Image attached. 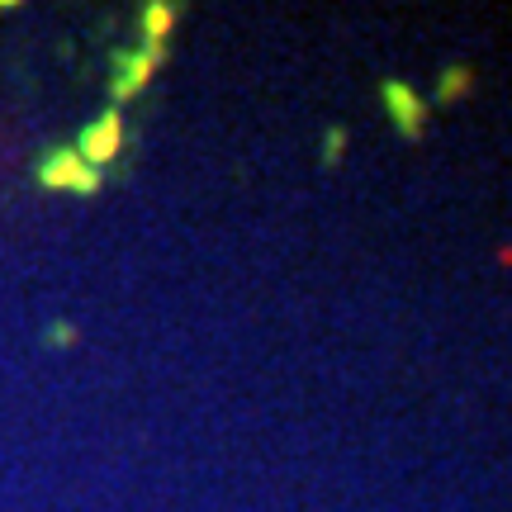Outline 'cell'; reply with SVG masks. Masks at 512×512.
Wrapping results in <instances>:
<instances>
[{
    "mask_svg": "<svg viewBox=\"0 0 512 512\" xmlns=\"http://www.w3.org/2000/svg\"><path fill=\"white\" fill-rule=\"evenodd\" d=\"M38 181H43V190L95 195V190H100V171L81 162V157H76V147H57V152H48V157H43V166H38Z\"/></svg>",
    "mask_w": 512,
    "mask_h": 512,
    "instance_id": "obj_2",
    "label": "cell"
},
{
    "mask_svg": "<svg viewBox=\"0 0 512 512\" xmlns=\"http://www.w3.org/2000/svg\"><path fill=\"white\" fill-rule=\"evenodd\" d=\"M162 62H166V48H157V43H147V48H138V53H119V67H114V105L133 100V95L157 76Z\"/></svg>",
    "mask_w": 512,
    "mask_h": 512,
    "instance_id": "obj_4",
    "label": "cell"
},
{
    "mask_svg": "<svg viewBox=\"0 0 512 512\" xmlns=\"http://www.w3.org/2000/svg\"><path fill=\"white\" fill-rule=\"evenodd\" d=\"M124 152V114L119 110H105L95 124H86V133H81V147H76V157L86 166H110L114 157Z\"/></svg>",
    "mask_w": 512,
    "mask_h": 512,
    "instance_id": "obj_3",
    "label": "cell"
},
{
    "mask_svg": "<svg viewBox=\"0 0 512 512\" xmlns=\"http://www.w3.org/2000/svg\"><path fill=\"white\" fill-rule=\"evenodd\" d=\"M176 5H166V0H152V5H143V34L147 43H157V48H166V38H171V29H176Z\"/></svg>",
    "mask_w": 512,
    "mask_h": 512,
    "instance_id": "obj_6",
    "label": "cell"
},
{
    "mask_svg": "<svg viewBox=\"0 0 512 512\" xmlns=\"http://www.w3.org/2000/svg\"><path fill=\"white\" fill-rule=\"evenodd\" d=\"M48 342H53V347H72L76 328H72V323H53V328H48Z\"/></svg>",
    "mask_w": 512,
    "mask_h": 512,
    "instance_id": "obj_8",
    "label": "cell"
},
{
    "mask_svg": "<svg viewBox=\"0 0 512 512\" xmlns=\"http://www.w3.org/2000/svg\"><path fill=\"white\" fill-rule=\"evenodd\" d=\"M342 152H347V128H342V124H332L328 133H323V147H318V157H323V166L332 171V166L342 162Z\"/></svg>",
    "mask_w": 512,
    "mask_h": 512,
    "instance_id": "obj_7",
    "label": "cell"
},
{
    "mask_svg": "<svg viewBox=\"0 0 512 512\" xmlns=\"http://www.w3.org/2000/svg\"><path fill=\"white\" fill-rule=\"evenodd\" d=\"M380 100H384V114H389V124L399 133L403 143H418L427 124H432V100L418 95L408 81H384L380 86Z\"/></svg>",
    "mask_w": 512,
    "mask_h": 512,
    "instance_id": "obj_1",
    "label": "cell"
},
{
    "mask_svg": "<svg viewBox=\"0 0 512 512\" xmlns=\"http://www.w3.org/2000/svg\"><path fill=\"white\" fill-rule=\"evenodd\" d=\"M479 72L470 67V62H451L446 72L437 76V105H456V100H465V95L475 91Z\"/></svg>",
    "mask_w": 512,
    "mask_h": 512,
    "instance_id": "obj_5",
    "label": "cell"
}]
</instances>
